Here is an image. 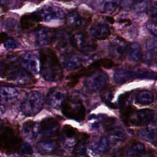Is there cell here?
<instances>
[{
  "label": "cell",
  "instance_id": "1",
  "mask_svg": "<svg viewBox=\"0 0 157 157\" xmlns=\"http://www.w3.org/2000/svg\"><path fill=\"white\" fill-rule=\"evenodd\" d=\"M40 72L46 81L57 82L63 76V71L56 53L48 48L39 52Z\"/></svg>",
  "mask_w": 157,
  "mask_h": 157
},
{
  "label": "cell",
  "instance_id": "2",
  "mask_svg": "<svg viewBox=\"0 0 157 157\" xmlns=\"http://www.w3.org/2000/svg\"><path fill=\"white\" fill-rule=\"evenodd\" d=\"M7 71L6 76L9 80L19 85H26L34 83L35 78L32 74L24 69L21 64V56L11 54L7 58Z\"/></svg>",
  "mask_w": 157,
  "mask_h": 157
},
{
  "label": "cell",
  "instance_id": "3",
  "mask_svg": "<svg viewBox=\"0 0 157 157\" xmlns=\"http://www.w3.org/2000/svg\"><path fill=\"white\" fill-rule=\"evenodd\" d=\"M22 142L17 128L9 124H2L0 128V151L7 155L19 150Z\"/></svg>",
  "mask_w": 157,
  "mask_h": 157
},
{
  "label": "cell",
  "instance_id": "4",
  "mask_svg": "<svg viewBox=\"0 0 157 157\" xmlns=\"http://www.w3.org/2000/svg\"><path fill=\"white\" fill-rule=\"evenodd\" d=\"M61 108L63 114L68 118L81 121L85 118V107L82 101L77 97H66Z\"/></svg>",
  "mask_w": 157,
  "mask_h": 157
},
{
  "label": "cell",
  "instance_id": "5",
  "mask_svg": "<svg viewBox=\"0 0 157 157\" xmlns=\"http://www.w3.org/2000/svg\"><path fill=\"white\" fill-rule=\"evenodd\" d=\"M44 101L42 93L37 91H30L21 102V110L26 117L34 116L42 109Z\"/></svg>",
  "mask_w": 157,
  "mask_h": 157
},
{
  "label": "cell",
  "instance_id": "6",
  "mask_svg": "<svg viewBox=\"0 0 157 157\" xmlns=\"http://www.w3.org/2000/svg\"><path fill=\"white\" fill-rule=\"evenodd\" d=\"M113 61L112 59L106 58L99 59L93 62L88 66L80 69L78 72L71 74L68 77L69 82L67 83V86L69 87L74 86L78 82V79L80 77L87 76L90 74L100 69V68L102 67L109 69L113 67Z\"/></svg>",
  "mask_w": 157,
  "mask_h": 157
},
{
  "label": "cell",
  "instance_id": "7",
  "mask_svg": "<svg viewBox=\"0 0 157 157\" xmlns=\"http://www.w3.org/2000/svg\"><path fill=\"white\" fill-rule=\"evenodd\" d=\"M157 77V75L146 70H129L124 68L116 69L113 73V79L118 85H121L137 78H154Z\"/></svg>",
  "mask_w": 157,
  "mask_h": 157
},
{
  "label": "cell",
  "instance_id": "8",
  "mask_svg": "<svg viewBox=\"0 0 157 157\" xmlns=\"http://www.w3.org/2000/svg\"><path fill=\"white\" fill-rule=\"evenodd\" d=\"M91 15L83 10H74L66 16V24L72 30H81L85 28L90 23Z\"/></svg>",
  "mask_w": 157,
  "mask_h": 157
},
{
  "label": "cell",
  "instance_id": "9",
  "mask_svg": "<svg viewBox=\"0 0 157 157\" xmlns=\"http://www.w3.org/2000/svg\"><path fill=\"white\" fill-rule=\"evenodd\" d=\"M109 76L102 70H98L86 76L83 83L90 91L97 92L104 90L109 83Z\"/></svg>",
  "mask_w": 157,
  "mask_h": 157
},
{
  "label": "cell",
  "instance_id": "10",
  "mask_svg": "<svg viewBox=\"0 0 157 157\" xmlns=\"http://www.w3.org/2000/svg\"><path fill=\"white\" fill-rule=\"evenodd\" d=\"M72 45L77 50L83 53L94 52L97 48L95 41L83 32H78L71 36Z\"/></svg>",
  "mask_w": 157,
  "mask_h": 157
},
{
  "label": "cell",
  "instance_id": "11",
  "mask_svg": "<svg viewBox=\"0 0 157 157\" xmlns=\"http://www.w3.org/2000/svg\"><path fill=\"white\" fill-rule=\"evenodd\" d=\"M156 115V112L153 109L134 110L128 118L127 124L135 126L147 125L155 119Z\"/></svg>",
  "mask_w": 157,
  "mask_h": 157
},
{
  "label": "cell",
  "instance_id": "12",
  "mask_svg": "<svg viewBox=\"0 0 157 157\" xmlns=\"http://www.w3.org/2000/svg\"><path fill=\"white\" fill-rule=\"evenodd\" d=\"M109 140L104 136H93L86 145V151L89 157H101L107 150Z\"/></svg>",
  "mask_w": 157,
  "mask_h": 157
},
{
  "label": "cell",
  "instance_id": "13",
  "mask_svg": "<svg viewBox=\"0 0 157 157\" xmlns=\"http://www.w3.org/2000/svg\"><path fill=\"white\" fill-rule=\"evenodd\" d=\"M59 129L58 121L52 117L43 119L39 124L38 134L43 138L50 139L56 135Z\"/></svg>",
  "mask_w": 157,
  "mask_h": 157
},
{
  "label": "cell",
  "instance_id": "14",
  "mask_svg": "<svg viewBox=\"0 0 157 157\" xmlns=\"http://www.w3.org/2000/svg\"><path fill=\"white\" fill-rule=\"evenodd\" d=\"M19 95V91L15 87L0 86V111L4 112L7 105L15 102Z\"/></svg>",
  "mask_w": 157,
  "mask_h": 157
},
{
  "label": "cell",
  "instance_id": "15",
  "mask_svg": "<svg viewBox=\"0 0 157 157\" xmlns=\"http://www.w3.org/2000/svg\"><path fill=\"white\" fill-rule=\"evenodd\" d=\"M57 31L55 29L48 28H40L37 29L34 33V39L35 43L38 46H46L53 43Z\"/></svg>",
  "mask_w": 157,
  "mask_h": 157
},
{
  "label": "cell",
  "instance_id": "16",
  "mask_svg": "<svg viewBox=\"0 0 157 157\" xmlns=\"http://www.w3.org/2000/svg\"><path fill=\"white\" fill-rule=\"evenodd\" d=\"M36 12L40 17L42 21L45 22L59 21L64 17V12L63 9L55 6H45Z\"/></svg>",
  "mask_w": 157,
  "mask_h": 157
},
{
  "label": "cell",
  "instance_id": "17",
  "mask_svg": "<svg viewBox=\"0 0 157 157\" xmlns=\"http://www.w3.org/2000/svg\"><path fill=\"white\" fill-rule=\"evenodd\" d=\"M66 98V91L62 88L55 87L48 91L46 97V103L52 109H59Z\"/></svg>",
  "mask_w": 157,
  "mask_h": 157
},
{
  "label": "cell",
  "instance_id": "18",
  "mask_svg": "<svg viewBox=\"0 0 157 157\" xmlns=\"http://www.w3.org/2000/svg\"><path fill=\"white\" fill-rule=\"evenodd\" d=\"M128 47L123 39L117 37L110 42L108 47L109 55L115 60H121L126 56Z\"/></svg>",
  "mask_w": 157,
  "mask_h": 157
},
{
  "label": "cell",
  "instance_id": "19",
  "mask_svg": "<svg viewBox=\"0 0 157 157\" xmlns=\"http://www.w3.org/2000/svg\"><path fill=\"white\" fill-rule=\"evenodd\" d=\"M21 65L32 74L37 75L40 72V58L33 52H27L21 56Z\"/></svg>",
  "mask_w": 157,
  "mask_h": 157
},
{
  "label": "cell",
  "instance_id": "20",
  "mask_svg": "<svg viewBox=\"0 0 157 157\" xmlns=\"http://www.w3.org/2000/svg\"><path fill=\"white\" fill-rule=\"evenodd\" d=\"M137 136L143 140L157 145V118L147 124V127L137 131Z\"/></svg>",
  "mask_w": 157,
  "mask_h": 157
},
{
  "label": "cell",
  "instance_id": "21",
  "mask_svg": "<svg viewBox=\"0 0 157 157\" xmlns=\"http://www.w3.org/2000/svg\"><path fill=\"white\" fill-rule=\"evenodd\" d=\"M77 137L78 131L77 129L69 124L64 126L61 132V139L63 144L66 147L74 148L79 140H78Z\"/></svg>",
  "mask_w": 157,
  "mask_h": 157
},
{
  "label": "cell",
  "instance_id": "22",
  "mask_svg": "<svg viewBox=\"0 0 157 157\" xmlns=\"http://www.w3.org/2000/svg\"><path fill=\"white\" fill-rule=\"evenodd\" d=\"M90 33L93 37L96 39L104 40L110 36L111 31L106 23L98 21L91 25L90 28Z\"/></svg>",
  "mask_w": 157,
  "mask_h": 157
},
{
  "label": "cell",
  "instance_id": "23",
  "mask_svg": "<svg viewBox=\"0 0 157 157\" xmlns=\"http://www.w3.org/2000/svg\"><path fill=\"white\" fill-rule=\"evenodd\" d=\"M53 43H55V48L60 53H65L68 50L69 45H72L71 36H70L66 31L60 30L57 31L56 38Z\"/></svg>",
  "mask_w": 157,
  "mask_h": 157
},
{
  "label": "cell",
  "instance_id": "24",
  "mask_svg": "<svg viewBox=\"0 0 157 157\" xmlns=\"http://www.w3.org/2000/svg\"><path fill=\"white\" fill-rule=\"evenodd\" d=\"M59 146V142L56 140L45 139L39 141L36 145V148L40 153L50 155L56 151Z\"/></svg>",
  "mask_w": 157,
  "mask_h": 157
},
{
  "label": "cell",
  "instance_id": "25",
  "mask_svg": "<svg viewBox=\"0 0 157 157\" xmlns=\"http://www.w3.org/2000/svg\"><path fill=\"white\" fill-rule=\"evenodd\" d=\"M40 21H42L40 17L35 12L23 15L20 18V25L23 30H29L36 26Z\"/></svg>",
  "mask_w": 157,
  "mask_h": 157
},
{
  "label": "cell",
  "instance_id": "26",
  "mask_svg": "<svg viewBox=\"0 0 157 157\" xmlns=\"http://www.w3.org/2000/svg\"><path fill=\"white\" fill-rule=\"evenodd\" d=\"M126 57L129 62L138 63L142 59V52L140 44L133 42L128 45Z\"/></svg>",
  "mask_w": 157,
  "mask_h": 157
},
{
  "label": "cell",
  "instance_id": "27",
  "mask_svg": "<svg viewBox=\"0 0 157 157\" xmlns=\"http://www.w3.org/2000/svg\"><path fill=\"white\" fill-rule=\"evenodd\" d=\"M109 134V142L113 145H118L126 139V133L123 128L114 126L107 131Z\"/></svg>",
  "mask_w": 157,
  "mask_h": 157
},
{
  "label": "cell",
  "instance_id": "28",
  "mask_svg": "<svg viewBox=\"0 0 157 157\" xmlns=\"http://www.w3.org/2000/svg\"><path fill=\"white\" fill-rule=\"evenodd\" d=\"M82 59L76 55H70L67 56L63 63V67L67 71H74L82 66Z\"/></svg>",
  "mask_w": 157,
  "mask_h": 157
},
{
  "label": "cell",
  "instance_id": "29",
  "mask_svg": "<svg viewBox=\"0 0 157 157\" xmlns=\"http://www.w3.org/2000/svg\"><path fill=\"white\" fill-rule=\"evenodd\" d=\"M89 138L87 134L82 133L80 139L74 147V155L75 157H89L86 151V141Z\"/></svg>",
  "mask_w": 157,
  "mask_h": 157
},
{
  "label": "cell",
  "instance_id": "30",
  "mask_svg": "<svg viewBox=\"0 0 157 157\" xmlns=\"http://www.w3.org/2000/svg\"><path fill=\"white\" fill-rule=\"evenodd\" d=\"M39 124L32 120H28L23 124L22 131L24 136L29 139H34L37 137L38 134Z\"/></svg>",
  "mask_w": 157,
  "mask_h": 157
},
{
  "label": "cell",
  "instance_id": "31",
  "mask_svg": "<svg viewBox=\"0 0 157 157\" xmlns=\"http://www.w3.org/2000/svg\"><path fill=\"white\" fill-rule=\"evenodd\" d=\"M154 101L153 93L148 90H142L139 91L135 96L136 104L146 105L151 104Z\"/></svg>",
  "mask_w": 157,
  "mask_h": 157
},
{
  "label": "cell",
  "instance_id": "32",
  "mask_svg": "<svg viewBox=\"0 0 157 157\" xmlns=\"http://www.w3.org/2000/svg\"><path fill=\"white\" fill-rule=\"evenodd\" d=\"M145 152V145L139 142H132L125 150L126 157H137Z\"/></svg>",
  "mask_w": 157,
  "mask_h": 157
},
{
  "label": "cell",
  "instance_id": "33",
  "mask_svg": "<svg viewBox=\"0 0 157 157\" xmlns=\"http://www.w3.org/2000/svg\"><path fill=\"white\" fill-rule=\"evenodd\" d=\"M4 26L6 30L11 35L18 36L21 34L20 28L17 21L13 18H8L4 21Z\"/></svg>",
  "mask_w": 157,
  "mask_h": 157
},
{
  "label": "cell",
  "instance_id": "34",
  "mask_svg": "<svg viewBox=\"0 0 157 157\" xmlns=\"http://www.w3.org/2000/svg\"><path fill=\"white\" fill-rule=\"evenodd\" d=\"M151 0H134L132 10L136 13H143L150 10Z\"/></svg>",
  "mask_w": 157,
  "mask_h": 157
},
{
  "label": "cell",
  "instance_id": "35",
  "mask_svg": "<svg viewBox=\"0 0 157 157\" xmlns=\"http://www.w3.org/2000/svg\"><path fill=\"white\" fill-rule=\"evenodd\" d=\"M113 88H105L102 90V93H101V98L108 106L113 109H116L117 106L112 102L113 97Z\"/></svg>",
  "mask_w": 157,
  "mask_h": 157
},
{
  "label": "cell",
  "instance_id": "36",
  "mask_svg": "<svg viewBox=\"0 0 157 157\" xmlns=\"http://www.w3.org/2000/svg\"><path fill=\"white\" fill-rule=\"evenodd\" d=\"M106 117L105 115H93L89 117V121L91 128L94 130H98L102 127V123Z\"/></svg>",
  "mask_w": 157,
  "mask_h": 157
},
{
  "label": "cell",
  "instance_id": "37",
  "mask_svg": "<svg viewBox=\"0 0 157 157\" xmlns=\"http://www.w3.org/2000/svg\"><path fill=\"white\" fill-rule=\"evenodd\" d=\"M18 151L23 157H28L33 153V150L31 145L27 142H23Z\"/></svg>",
  "mask_w": 157,
  "mask_h": 157
},
{
  "label": "cell",
  "instance_id": "38",
  "mask_svg": "<svg viewBox=\"0 0 157 157\" xmlns=\"http://www.w3.org/2000/svg\"><path fill=\"white\" fill-rule=\"evenodd\" d=\"M4 46L7 50H13L18 47L19 42L13 38H7L4 42Z\"/></svg>",
  "mask_w": 157,
  "mask_h": 157
},
{
  "label": "cell",
  "instance_id": "39",
  "mask_svg": "<svg viewBox=\"0 0 157 157\" xmlns=\"http://www.w3.org/2000/svg\"><path fill=\"white\" fill-rule=\"evenodd\" d=\"M149 11L150 16V21L157 24V2L150 7Z\"/></svg>",
  "mask_w": 157,
  "mask_h": 157
},
{
  "label": "cell",
  "instance_id": "40",
  "mask_svg": "<svg viewBox=\"0 0 157 157\" xmlns=\"http://www.w3.org/2000/svg\"><path fill=\"white\" fill-rule=\"evenodd\" d=\"M134 0H120V6L123 10H129L132 9Z\"/></svg>",
  "mask_w": 157,
  "mask_h": 157
},
{
  "label": "cell",
  "instance_id": "41",
  "mask_svg": "<svg viewBox=\"0 0 157 157\" xmlns=\"http://www.w3.org/2000/svg\"><path fill=\"white\" fill-rule=\"evenodd\" d=\"M147 29L152 35H153L155 37H157V24L149 21L147 24Z\"/></svg>",
  "mask_w": 157,
  "mask_h": 157
},
{
  "label": "cell",
  "instance_id": "42",
  "mask_svg": "<svg viewBox=\"0 0 157 157\" xmlns=\"http://www.w3.org/2000/svg\"><path fill=\"white\" fill-rule=\"evenodd\" d=\"M7 71V64L0 57V77H5Z\"/></svg>",
  "mask_w": 157,
  "mask_h": 157
},
{
  "label": "cell",
  "instance_id": "43",
  "mask_svg": "<svg viewBox=\"0 0 157 157\" xmlns=\"http://www.w3.org/2000/svg\"><path fill=\"white\" fill-rule=\"evenodd\" d=\"M151 52L153 56L157 55V39L156 38H153L151 44Z\"/></svg>",
  "mask_w": 157,
  "mask_h": 157
},
{
  "label": "cell",
  "instance_id": "44",
  "mask_svg": "<svg viewBox=\"0 0 157 157\" xmlns=\"http://www.w3.org/2000/svg\"><path fill=\"white\" fill-rule=\"evenodd\" d=\"M12 0H0V6L3 8H7Z\"/></svg>",
  "mask_w": 157,
  "mask_h": 157
},
{
  "label": "cell",
  "instance_id": "45",
  "mask_svg": "<svg viewBox=\"0 0 157 157\" xmlns=\"http://www.w3.org/2000/svg\"><path fill=\"white\" fill-rule=\"evenodd\" d=\"M137 157H153V155L150 154V153H147V152H144L143 153L140 154Z\"/></svg>",
  "mask_w": 157,
  "mask_h": 157
},
{
  "label": "cell",
  "instance_id": "46",
  "mask_svg": "<svg viewBox=\"0 0 157 157\" xmlns=\"http://www.w3.org/2000/svg\"><path fill=\"white\" fill-rule=\"evenodd\" d=\"M21 1H33V2H34L36 3H39L41 1H43L44 0H21Z\"/></svg>",
  "mask_w": 157,
  "mask_h": 157
},
{
  "label": "cell",
  "instance_id": "47",
  "mask_svg": "<svg viewBox=\"0 0 157 157\" xmlns=\"http://www.w3.org/2000/svg\"><path fill=\"white\" fill-rule=\"evenodd\" d=\"M1 125H2V123H1V120H0V128H1Z\"/></svg>",
  "mask_w": 157,
  "mask_h": 157
},
{
  "label": "cell",
  "instance_id": "48",
  "mask_svg": "<svg viewBox=\"0 0 157 157\" xmlns=\"http://www.w3.org/2000/svg\"><path fill=\"white\" fill-rule=\"evenodd\" d=\"M110 1H117V0H110Z\"/></svg>",
  "mask_w": 157,
  "mask_h": 157
}]
</instances>
